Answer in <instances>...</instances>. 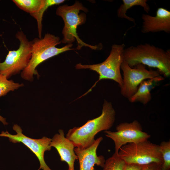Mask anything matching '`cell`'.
Here are the masks:
<instances>
[{"label": "cell", "instance_id": "1", "mask_svg": "<svg viewBox=\"0 0 170 170\" xmlns=\"http://www.w3.org/2000/svg\"><path fill=\"white\" fill-rule=\"evenodd\" d=\"M116 112L110 102L105 100L101 114L99 117L88 120L79 127L70 129L66 138L71 141L75 147L81 149L89 147L94 142V137L99 132L108 130L113 126Z\"/></svg>", "mask_w": 170, "mask_h": 170}, {"label": "cell", "instance_id": "2", "mask_svg": "<svg viewBox=\"0 0 170 170\" xmlns=\"http://www.w3.org/2000/svg\"><path fill=\"white\" fill-rule=\"evenodd\" d=\"M123 61L133 67L139 64L156 68L165 77L170 76V49L145 43L124 49Z\"/></svg>", "mask_w": 170, "mask_h": 170}, {"label": "cell", "instance_id": "3", "mask_svg": "<svg viewBox=\"0 0 170 170\" xmlns=\"http://www.w3.org/2000/svg\"><path fill=\"white\" fill-rule=\"evenodd\" d=\"M32 41L31 55L27 67L22 71L21 76L23 79L31 81L33 76L38 74L37 66L46 60L60 53L73 50L72 43L58 48L56 46L61 42L59 37L50 33L45 34L43 38H35Z\"/></svg>", "mask_w": 170, "mask_h": 170}, {"label": "cell", "instance_id": "4", "mask_svg": "<svg viewBox=\"0 0 170 170\" xmlns=\"http://www.w3.org/2000/svg\"><path fill=\"white\" fill-rule=\"evenodd\" d=\"M80 10L87 12L88 9L82 3L76 1L71 6L65 4L58 7L56 14L63 19L64 22L62 33L63 37L61 42L65 44L72 43L75 40L77 42V49H80L86 46L94 50H100L102 48L101 44L92 45L85 43L79 37L77 33V26L84 24L86 20V15L84 13L79 14Z\"/></svg>", "mask_w": 170, "mask_h": 170}, {"label": "cell", "instance_id": "5", "mask_svg": "<svg viewBox=\"0 0 170 170\" xmlns=\"http://www.w3.org/2000/svg\"><path fill=\"white\" fill-rule=\"evenodd\" d=\"M125 47L123 43L113 44L109 55L101 63L90 65L79 63L75 65L76 69H89L96 72L99 75L98 80L85 94L90 92L96 83L102 79L113 80L118 83L120 87L122 86V77L121 73V66L123 61V54Z\"/></svg>", "mask_w": 170, "mask_h": 170}, {"label": "cell", "instance_id": "6", "mask_svg": "<svg viewBox=\"0 0 170 170\" xmlns=\"http://www.w3.org/2000/svg\"><path fill=\"white\" fill-rule=\"evenodd\" d=\"M118 155L127 164L141 166L163 162L159 145L148 140L137 143H131L122 146Z\"/></svg>", "mask_w": 170, "mask_h": 170}, {"label": "cell", "instance_id": "7", "mask_svg": "<svg viewBox=\"0 0 170 170\" xmlns=\"http://www.w3.org/2000/svg\"><path fill=\"white\" fill-rule=\"evenodd\" d=\"M16 37L20 42L19 48L9 51L4 61H0V74L8 79L19 73L27 66L31 55L32 41H29L21 31H18Z\"/></svg>", "mask_w": 170, "mask_h": 170}, {"label": "cell", "instance_id": "8", "mask_svg": "<svg viewBox=\"0 0 170 170\" xmlns=\"http://www.w3.org/2000/svg\"><path fill=\"white\" fill-rule=\"evenodd\" d=\"M122 71V83L120 87V93L128 99L137 91L140 83L143 81L155 78L161 76L157 70H148L145 65L139 64L131 67L123 61L121 66Z\"/></svg>", "mask_w": 170, "mask_h": 170}, {"label": "cell", "instance_id": "9", "mask_svg": "<svg viewBox=\"0 0 170 170\" xmlns=\"http://www.w3.org/2000/svg\"><path fill=\"white\" fill-rule=\"evenodd\" d=\"M116 130V132L104 131L105 136L113 141L116 154H118L121 148L124 145L147 140L150 137V134L143 131L141 124L137 120L129 123H121L117 126Z\"/></svg>", "mask_w": 170, "mask_h": 170}, {"label": "cell", "instance_id": "10", "mask_svg": "<svg viewBox=\"0 0 170 170\" xmlns=\"http://www.w3.org/2000/svg\"><path fill=\"white\" fill-rule=\"evenodd\" d=\"M13 128L16 132V134H10L7 131H3L0 136L8 137L10 142L14 143L21 142L27 147L36 155L39 161L40 166L38 170H52L46 164L44 157L45 152L50 151L51 149V139L46 137L38 139L28 137L23 134L21 128L17 124L14 125Z\"/></svg>", "mask_w": 170, "mask_h": 170}, {"label": "cell", "instance_id": "11", "mask_svg": "<svg viewBox=\"0 0 170 170\" xmlns=\"http://www.w3.org/2000/svg\"><path fill=\"white\" fill-rule=\"evenodd\" d=\"M155 16L142 14L141 32L144 33L164 31L170 32V12L163 8H158Z\"/></svg>", "mask_w": 170, "mask_h": 170}, {"label": "cell", "instance_id": "12", "mask_svg": "<svg viewBox=\"0 0 170 170\" xmlns=\"http://www.w3.org/2000/svg\"><path fill=\"white\" fill-rule=\"evenodd\" d=\"M103 139L102 137L97 138L92 145L85 149L75 148L74 151L79 160V170H95V165L103 167L105 161V158L102 156H98L96 153Z\"/></svg>", "mask_w": 170, "mask_h": 170}, {"label": "cell", "instance_id": "13", "mask_svg": "<svg viewBox=\"0 0 170 170\" xmlns=\"http://www.w3.org/2000/svg\"><path fill=\"white\" fill-rule=\"evenodd\" d=\"M58 131L59 133L55 134L51 139L50 145L57 150L60 161L67 163L68 170H75L74 162L78 159L74 151L75 147L72 142L65 137L63 130L60 129Z\"/></svg>", "mask_w": 170, "mask_h": 170}, {"label": "cell", "instance_id": "14", "mask_svg": "<svg viewBox=\"0 0 170 170\" xmlns=\"http://www.w3.org/2000/svg\"><path fill=\"white\" fill-rule=\"evenodd\" d=\"M163 79L164 78L161 76L155 78L143 81L139 85L136 93L128 100L131 103L139 102L144 105L147 104L151 99L150 91L154 83Z\"/></svg>", "mask_w": 170, "mask_h": 170}, {"label": "cell", "instance_id": "15", "mask_svg": "<svg viewBox=\"0 0 170 170\" xmlns=\"http://www.w3.org/2000/svg\"><path fill=\"white\" fill-rule=\"evenodd\" d=\"M123 3L120 6L117 11L118 17L124 18L134 24L133 27L136 25L134 18L127 16L126 12L128 9L135 6L142 7L145 12L148 14L150 11V7L147 3V0H122Z\"/></svg>", "mask_w": 170, "mask_h": 170}, {"label": "cell", "instance_id": "16", "mask_svg": "<svg viewBox=\"0 0 170 170\" xmlns=\"http://www.w3.org/2000/svg\"><path fill=\"white\" fill-rule=\"evenodd\" d=\"M20 8L30 14L37 12L43 5L45 0H13Z\"/></svg>", "mask_w": 170, "mask_h": 170}, {"label": "cell", "instance_id": "17", "mask_svg": "<svg viewBox=\"0 0 170 170\" xmlns=\"http://www.w3.org/2000/svg\"><path fill=\"white\" fill-rule=\"evenodd\" d=\"M64 1V0H45L43 5L39 11L36 13L30 14L37 20L39 38H41L42 18L45 11L48 7L53 5L59 4Z\"/></svg>", "mask_w": 170, "mask_h": 170}, {"label": "cell", "instance_id": "18", "mask_svg": "<svg viewBox=\"0 0 170 170\" xmlns=\"http://www.w3.org/2000/svg\"><path fill=\"white\" fill-rule=\"evenodd\" d=\"M126 164L118 154L114 153L105 160L103 170H124Z\"/></svg>", "mask_w": 170, "mask_h": 170}, {"label": "cell", "instance_id": "19", "mask_svg": "<svg viewBox=\"0 0 170 170\" xmlns=\"http://www.w3.org/2000/svg\"><path fill=\"white\" fill-rule=\"evenodd\" d=\"M23 86V84L8 80L6 76L0 74V97L6 95L9 91H14Z\"/></svg>", "mask_w": 170, "mask_h": 170}, {"label": "cell", "instance_id": "20", "mask_svg": "<svg viewBox=\"0 0 170 170\" xmlns=\"http://www.w3.org/2000/svg\"><path fill=\"white\" fill-rule=\"evenodd\" d=\"M163 162L162 170H170V141L161 142L159 145Z\"/></svg>", "mask_w": 170, "mask_h": 170}, {"label": "cell", "instance_id": "21", "mask_svg": "<svg viewBox=\"0 0 170 170\" xmlns=\"http://www.w3.org/2000/svg\"><path fill=\"white\" fill-rule=\"evenodd\" d=\"M141 170H162L161 165L156 163H150L143 166Z\"/></svg>", "mask_w": 170, "mask_h": 170}, {"label": "cell", "instance_id": "22", "mask_svg": "<svg viewBox=\"0 0 170 170\" xmlns=\"http://www.w3.org/2000/svg\"><path fill=\"white\" fill-rule=\"evenodd\" d=\"M143 166L134 164L126 163L124 170H141Z\"/></svg>", "mask_w": 170, "mask_h": 170}, {"label": "cell", "instance_id": "23", "mask_svg": "<svg viewBox=\"0 0 170 170\" xmlns=\"http://www.w3.org/2000/svg\"><path fill=\"white\" fill-rule=\"evenodd\" d=\"M0 121L2 122V123L4 125H6L8 124V123L6 121L5 118H3L2 116L0 115Z\"/></svg>", "mask_w": 170, "mask_h": 170}]
</instances>
